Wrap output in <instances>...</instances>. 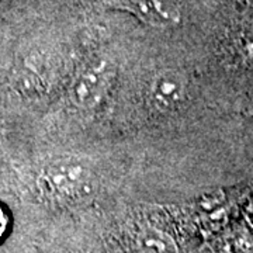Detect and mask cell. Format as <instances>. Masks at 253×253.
<instances>
[{"instance_id":"4","label":"cell","mask_w":253,"mask_h":253,"mask_svg":"<svg viewBox=\"0 0 253 253\" xmlns=\"http://www.w3.org/2000/svg\"><path fill=\"white\" fill-rule=\"evenodd\" d=\"M124 7L139 20L155 27H169L179 23V11L169 0H126Z\"/></svg>"},{"instance_id":"1","label":"cell","mask_w":253,"mask_h":253,"mask_svg":"<svg viewBox=\"0 0 253 253\" xmlns=\"http://www.w3.org/2000/svg\"><path fill=\"white\" fill-rule=\"evenodd\" d=\"M91 183V172L87 165L75 159H58L44 168L40 174V186L49 197L72 200L87 191Z\"/></svg>"},{"instance_id":"3","label":"cell","mask_w":253,"mask_h":253,"mask_svg":"<svg viewBox=\"0 0 253 253\" xmlns=\"http://www.w3.org/2000/svg\"><path fill=\"white\" fill-rule=\"evenodd\" d=\"M186 79L174 71H163L155 75L149 83L148 97L151 104L161 113L174 111L186 99Z\"/></svg>"},{"instance_id":"7","label":"cell","mask_w":253,"mask_h":253,"mask_svg":"<svg viewBox=\"0 0 253 253\" xmlns=\"http://www.w3.org/2000/svg\"><path fill=\"white\" fill-rule=\"evenodd\" d=\"M7 229H9V215H7V211L0 203V241L4 238Z\"/></svg>"},{"instance_id":"8","label":"cell","mask_w":253,"mask_h":253,"mask_svg":"<svg viewBox=\"0 0 253 253\" xmlns=\"http://www.w3.org/2000/svg\"><path fill=\"white\" fill-rule=\"evenodd\" d=\"M248 218H249L251 224L253 225V204L249 207V210H248Z\"/></svg>"},{"instance_id":"2","label":"cell","mask_w":253,"mask_h":253,"mask_svg":"<svg viewBox=\"0 0 253 253\" xmlns=\"http://www.w3.org/2000/svg\"><path fill=\"white\" fill-rule=\"evenodd\" d=\"M116 76V66L106 58L86 63L72 83L71 99L82 110L97 107L104 100Z\"/></svg>"},{"instance_id":"6","label":"cell","mask_w":253,"mask_h":253,"mask_svg":"<svg viewBox=\"0 0 253 253\" xmlns=\"http://www.w3.org/2000/svg\"><path fill=\"white\" fill-rule=\"evenodd\" d=\"M236 48L242 59L253 62V28L239 34L236 38Z\"/></svg>"},{"instance_id":"5","label":"cell","mask_w":253,"mask_h":253,"mask_svg":"<svg viewBox=\"0 0 253 253\" xmlns=\"http://www.w3.org/2000/svg\"><path fill=\"white\" fill-rule=\"evenodd\" d=\"M139 249L142 253H177L172 238L155 228H148L141 232Z\"/></svg>"}]
</instances>
